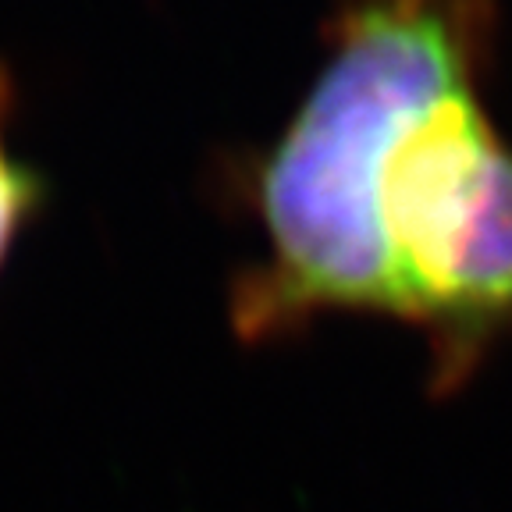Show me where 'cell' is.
I'll return each instance as SVG.
<instances>
[{"label":"cell","instance_id":"2","mask_svg":"<svg viewBox=\"0 0 512 512\" xmlns=\"http://www.w3.org/2000/svg\"><path fill=\"white\" fill-rule=\"evenodd\" d=\"M377 221L395 320L427 338L434 395L456 392L512 338V150L477 86L402 125L377 178Z\"/></svg>","mask_w":512,"mask_h":512},{"label":"cell","instance_id":"3","mask_svg":"<svg viewBox=\"0 0 512 512\" xmlns=\"http://www.w3.org/2000/svg\"><path fill=\"white\" fill-rule=\"evenodd\" d=\"M8 114H11V75L0 64V267L11 256L15 242L29 228L36 210L43 207L47 182L32 164L18 160L8 150Z\"/></svg>","mask_w":512,"mask_h":512},{"label":"cell","instance_id":"1","mask_svg":"<svg viewBox=\"0 0 512 512\" xmlns=\"http://www.w3.org/2000/svg\"><path fill=\"white\" fill-rule=\"evenodd\" d=\"M495 29V0H342L331 11L310 89L239 171L264 242L232 281L242 342H281L328 313L395 317L377 221L384 153L416 111L477 86Z\"/></svg>","mask_w":512,"mask_h":512}]
</instances>
